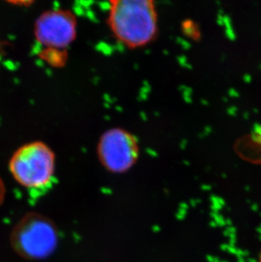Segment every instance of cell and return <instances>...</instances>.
<instances>
[{
    "instance_id": "cell-1",
    "label": "cell",
    "mask_w": 261,
    "mask_h": 262,
    "mask_svg": "<svg viewBox=\"0 0 261 262\" xmlns=\"http://www.w3.org/2000/svg\"><path fill=\"white\" fill-rule=\"evenodd\" d=\"M107 23L120 43L130 50L145 47L156 39L159 29L153 0H111Z\"/></svg>"
},
{
    "instance_id": "cell-2",
    "label": "cell",
    "mask_w": 261,
    "mask_h": 262,
    "mask_svg": "<svg viewBox=\"0 0 261 262\" xmlns=\"http://www.w3.org/2000/svg\"><path fill=\"white\" fill-rule=\"evenodd\" d=\"M9 166L20 185L29 190H42L54 178L55 155L44 142H32L15 151Z\"/></svg>"
},
{
    "instance_id": "cell-3",
    "label": "cell",
    "mask_w": 261,
    "mask_h": 262,
    "mask_svg": "<svg viewBox=\"0 0 261 262\" xmlns=\"http://www.w3.org/2000/svg\"><path fill=\"white\" fill-rule=\"evenodd\" d=\"M10 244L20 257L42 260L49 257L56 249V227L47 216L38 213H28L15 226L10 234Z\"/></svg>"
},
{
    "instance_id": "cell-4",
    "label": "cell",
    "mask_w": 261,
    "mask_h": 262,
    "mask_svg": "<svg viewBox=\"0 0 261 262\" xmlns=\"http://www.w3.org/2000/svg\"><path fill=\"white\" fill-rule=\"evenodd\" d=\"M140 154L138 140L132 133L121 127L104 132L97 144L99 162L112 173H125L137 163Z\"/></svg>"
},
{
    "instance_id": "cell-5",
    "label": "cell",
    "mask_w": 261,
    "mask_h": 262,
    "mask_svg": "<svg viewBox=\"0 0 261 262\" xmlns=\"http://www.w3.org/2000/svg\"><path fill=\"white\" fill-rule=\"evenodd\" d=\"M34 34L46 49L67 50L77 38V17L70 10H48L36 20Z\"/></svg>"
},
{
    "instance_id": "cell-6",
    "label": "cell",
    "mask_w": 261,
    "mask_h": 262,
    "mask_svg": "<svg viewBox=\"0 0 261 262\" xmlns=\"http://www.w3.org/2000/svg\"><path fill=\"white\" fill-rule=\"evenodd\" d=\"M44 58L53 66L62 67L67 60V51L64 50L46 49Z\"/></svg>"
},
{
    "instance_id": "cell-7",
    "label": "cell",
    "mask_w": 261,
    "mask_h": 262,
    "mask_svg": "<svg viewBox=\"0 0 261 262\" xmlns=\"http://www.w3.org/2000/svg\"><path fill=\"white\" fill-rule=\"evenodd\" d=\"M4 196H5V187H4L2 180L0 179V204L2 203Z\"/></svg>"
}]
</instances>
